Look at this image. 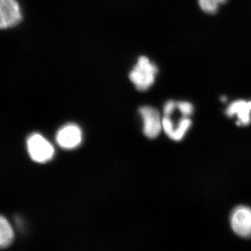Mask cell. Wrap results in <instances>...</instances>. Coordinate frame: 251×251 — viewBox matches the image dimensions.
<instances>
[{"mask_svg": "<svg viewBox=\"0 0 251 251\" xmlns=\"http://www.w3.org/2000/svg\"><path fill=\"white\" fill-rule=\"evenodd\" d=\"M14 231L9 221L1 216L0 219V246L1 249L9 247L14 240Z\"/></svg>", "mask_w": 251, "mask_h": 251, "instance_id": "obj_9", "label": "cell"}, {"mask_svg": "<svg viewBox=\"0 0 251 251\" xmlns=\"http://www.w3.org/2000/svg\"><path fill=\"white\" fill-rule=\"evenodd\" d=\"M226 113L229 117L237 115L238 126L249 125L251 122V100H235L229 104Z\"/></svg>", "mask_w": 251, "mask_h": 251, "instance_id": "obj_8", "label": "cell"}, {"mask_svg": "<svg viewBox=\"0 0 251 251\" xmlns=\"http://www.w3.org/2000/svg\"><path fill=\"white\" fill-rule=\"evenodd\" d=\"M162 123L163 130L166 134L172 140L180 141L183 139L186 132L189 129L192 122L188 117H183V118L179 120L176 127H175L170 117L165 116L162 120Z\"/></svg>", "mask_w": 251, "mask_h": 251, "instance_id": "obj_7", "label": "cell"}, {"mask_svg": "<svg viewBox=\"0 0 251 251\" xmlns=\"http://www.w3.org/2000/svg\"><path fill=\"white\" fill-rule=\"evenodd\" d=\"M27 147L29 156L37 163H46L54 156L52 145L39 133H34L28 138Z\"/></svg>", "mask_w": 251, "mask_h": 251, "instance_id": "obj_2", "label": "cell"}, {"mask_svg": "<svg viewBox=\"0 0 251 251\" xmlns=\"http://www.w3.org/2000/svg\"><path fill=\"white\" fill-rule=\"evenodd\" d=\"M176 108V103H175L173 100H168L164 105V111L165 116H171L172 114L174 112L175 109Z\"/></svg>", "mask_w": 251, "mask_h": 251, "instance_id": "obj_12", "label": "cell"}, {"mask_svg": "<svg viewBox=\"0 0 251 251\" xmlns=\"http://www.w3.org/2000/svg\"><path fill=\"white\" fill-rule=\"evenodd\" d=\"M227 0H198L200 7L208 14H214L217 12L219 6Z\"/></svg>", "mask_w": 251, "mask_h": 251, "instance_id": "obj_10", "label": "cell"}, {"mask_svg": "<svg viewBox=\"0 0 251 251\" xmlns=\"http://www.w3.org/2000/svg\"><path fill=\"white\" fill-rule=\"evenodd\" d=\"M139 112L143 120L144 134L150 139L156 138L163 129V119L159 112L151 106L141 107Z\"/></svg>", "mask_w": 251, "mask_h": 251, "instance_id": "obj_4", "label": "cell"}, {"mask_svg": "<svg viewBox=\"0 0 251 251\" xmlns=\"http://www.w3.org/2000/svg\"><path fill=\"white\" fill-rule=\"evenodd\" d=\"M158 67L146 56H141L130 71V80L140 92L148 90L154 84Z\"/></svg>", "mask_w": 251, "mask_h": 251, "instance_id": "obj_1", "label": "cell"}, {"mask_svg": "<svg viewBox=\"0 0 251 251\" xmlns=\"http://www.w3.org/2000/svg\"><path fill=\"white\" fill-rule=\"evenodd\" d=\"M17 0H0V27L8 29L17 25L22 20Z\"/></svg>", "mask_w": 251, "mask_h": 251, "instance_id": "obj_5", "label": "cell"}, {"mask_svg": "<svg viewBox=\"0 0 251 251\" xmlns=\"http://www.w3.org/2000/svg\"><path fill=\"white\" fill-rule=\"evenodd\" d=\"M82 135L80 127L69 124L61 128L56 135L59 146L65 150H72L78 147L82 142Z\"/></svg>", "mask_w": 251, "mask_h": 251, "instance_id": "obj_6", "label": "cell"}, {"mask_svg": "<svg viewBox=\"0 0 251 251\" xmlns=\"http://www.w3.org/2000/svg\"><path fill=\"white\" fill-rule=\"evenodd\" d=\"M230 224L237 235L244 238L251 237V209L239 206L234 209L230 216Z\"/></svg>", "mask_w": 251, "mask_h": 251, "instance_id": "obj_3", "label": "cell"}, {"mask_svg": "<svg viewBox=\"0 0 251 251\" xmlns=\"http://www.w3.org/2000/svg\"><path fill=\"white\" fill-rule=\"evenodd\" d=\"M176 108L179 109L184 117H189L192 115L193 106L192 104L187 101H179L176 103Z\"/></svg>", "mask_w": 251, "mask_h": 251, "instance_id": "obj_11", "label": "cell"}]
</instances>
